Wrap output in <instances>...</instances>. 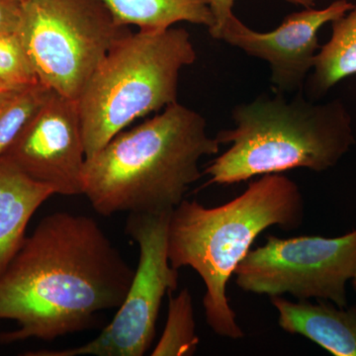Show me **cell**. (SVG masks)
Wrapping results in <instances>:
<instances>
[{"mask_svg": "<svg viewBox=\"0 0 356 356\" xmlns=\"http://www.w3.org/2000/svg\"><path fill=\"white\" fill-rule=\"evenodd\" d=\"M134 275L92 218L44 217L0 274V321L17 324L0 334V343L51 341L91 329L100 314L121 306Z\"/></svg>", "mask_w": 356, "mask_h": 356, "instance_id": "obj_1", "label": "cell"}, {"mask_svg": "<svg viewBox=\"0 0 356 356\" xmlns=\"http://www.w3.org/2000/svg\"><path fill=\"white\" fill-rule=\"evenodd\" d=\"M219 149L202 115L173 103L86 159L83 195L103 216L172 212Z\"/></svg>", "mask_w": 356, "mask_h": 356, "instance_id": "obj_2", "label": "cell"}, {"mask_svg": "<svg viewBox=\"0 0 356 356\" xmlns=\"http://www.w3.org/2000/svg\"><path fill=\"white\" fill-rule=\"evenodd\" d=\"M303 219L299 186L281 173L262 175L219 207L184 199L172 211L168 259L175 268L191 267L203 280L204 314L215 334L231 339L245 336L227 296V284L255 238L270 227L298 229Z\"/></svg>", "mask_w": 356, "mask_h": 356, "instance_id": "obj_3", "label": "cell"}, {"mask_svg": "<svg viewBox=\"0 0 356 356\" xmlns=\"http://www.w3.org/2000/svg\"><path fill=\"white\" fill-rule=\"evenodd\" d=\"M273 92L236 105L234 128L216 139L229 147L204 170L209 184L232 185L295 168L325 172L353 144L350 120L337 102L315 104L303 91Z\"/></svg>", "mask_w": 356, "mask_h": 356, "instance_id": "obj_4", "label": "cell"}, {"mask_svg": "<svg viewBox=\"0 0 356 356\" xmlns=\"http://www.w3.org/2000/svg\"><path fill=\"white\" fill-rule=\"evenodd\" d=\"M196 58L184 28L138 30L119 39L77 100L86 159L134 121L177 102L180 72Z\"/></svg>", "mask_w": 356, "mask_h": 356, "instance_id": "obj_5", "label": "cell"}, {"mask_svg": "<svg viewBox=\"0 0 356 356\" xmlns=\"http://www.w3.org/2000/svg\"><path fill=\"white\" fill-rule=\"evenodd\" d=\"M128 32L102 0H25L17 34L39 83L77 102L110 49Z\"/></svg>", "mask_w": 356, "mask_h": 356, "instance_id": "obj_6", "label": "cell"}, {"mask_svg": "<svg viewBox=\"0 0 356 356\" xmlns=\"http://www.w3.org/2000/svg\"><path fill=\"white\" fill-rule=\"evenodd\" d=\"M172 212L129 214L126 233L139 245V264L123 303L92 341L64 350L28 351V356H143L156 337V322L166 294L178 286V269L168 259Z\"/></svg>", "mask_w": 356, "mask_h": 356, "instance_id": "obj_7", "label": "cell"}, {"mask_svg": "<svg viewBox=\"0 0 356 356\" xmlns=\"http://www.w3.org/2000/svg\"><path fill=\"white\" fill-rule=\"evenodd\" d=\"M356 271V229L337 238L267 236L236 267V284L268 297L291 295L346 307V284Z\"/></svg>", "mask_w": 356, "mask_h": 356, "instance_id": "obj_8", "label": "cell"}, {"mask_svg": "<svg viewBox=\"0 0 356 356\" xmlns=\"http://www.w3.org/2000/svg\"><path fill=\"white\" fill-rule=\"evenodd\" d=\"M2 156L56 194L83 195L86 154L77 102L51 91Z\"/></svg>", "mask_w": 356, "mask_h": 356, "instance_id": "obj_9", "label": "cell"}, {"mask_svg": "<svg viewBox=\"0 0 356 356\" xmlns=\"http://www.w3.org/2000/svg\"><path fill=\"white\" fill-rule=\"evenodd\" d=\"M355 6L337 0L324 9L304 8L286 16L280 27L261 33L250 29L234 15L216 40L264 60L270 67L273 92L293 95L304 90L320 46L318 31L327 23L339 19Z\"/></svg>", "mask_w": 356, "mask_h": 356, "instance_id": "obj_10", "label": "cell"}, {"mask_svg": "<svg viewBox=\"0 0 356 356\" xmlns=\"http://www.w3.org/2000/svg\"><path fill=\"white\" fill-rule=\"evenodd\" d=\"M283 331L310 339L336 356H356V305L346 308L334 304L296 302L270 297Z\"/></svg>", "mask_w": 356, "mask_h": 356, "instance_id": "obj_11", "label": "cell"}, {"mask_svg": "<svg viewBox=\"0 0 356 356\" xmlns=\"http://www.w3.org/2000/svg\"><path fill=\"white\" fill-rule=\"evenodd\" d=\"M54 195L50 186L32 179L0 156V274L24 243L33 215Z\"/></svg>", "mask_w": 356, "mask_h": 356, "instance_id": "obj_12", "label": "cell"}, {"mask_svg": "<svg viewBox=\"0 0 356 356\" xmlns=\"http://www.w3.org/2000/svg\"><path fill=\"white\" fill-rule=\"evenodd\" d=\"M117 24L163 31L179 22L214 24L209 0H102Z\"/></svg>", "mask_w": 356, "mask_h": 356, "instance_id": "obj_13", "label": "cell"}, {"mask_svg": "<svg viewBox=\"0 0 356 356\" xmlns=\"http://www.w3.org/2000/svg\"><path fill=\"white\" fill-rule=\"evenodd\" d=\"M332 23L331 39L318 50L313 74L306 81L307 95L311 100L356 74V6Z\"/></svg>", "mask_w": 356, "mask_h": 356, "instance_id": "obj_14", "label": "cell"}, {"mask_svg": "<svg viewBox=\"0 0 356 356\" xmlns=\"http://www.w3.org/2000/svg\"><path fill=\"white\" fill-rule=\"evenodd\" d=\"M199 343L194 320L193 300L191 291L184 288L177 296L170 297L165 330L151 355H193L197 350Z\"/></svg>", "mask_w": 356, "mask_h": 356, "instance_id": "obj_15", "label": "cell"}, {"mask_svg": "<svg viewBox=\"0 0 356 356\" xmlns=\"http://www.w3.org/2000/svg\"><path fill=\"white\" fill-rule=\"evenodd\" d=\"M51 92L42 83L0 91V156Z\"/></svg>", "mask_w": 356, "mask_h": 356, "instance_id": "obj_16", "label": "cell"}, {"mask_svg": "<svg viewBox=\"0 0 356 356\" xmlns=\"http://www.w3.org/2000/svg\"><path fill=\"white\" fill-rule=\"evenodd\" d=\"M0 83L7 88L40 83L18 34L0 35Z\"/></svg>", "mask_w": 356, "mask_h": 356, "instance_id": "obj_17", "label": "cell"}, {"mask_svg": "<svg viewBox=\"0 0 356 356\" xmlns=\"http://www.w3.org/2000/svg\"><path fill=\"white\" fill-rule=\"evenodd\" d=\"M285 1L294 4V6L303 7V8H310L315 6V0H285ZM234 3H235V0H209L214 24L208 31L213 38H217L218 34L221 31L224 25L235 15L233 13Z\"/></svg>", "mask_w": 356, "mask_h": 356, "instance_id": "obj_18", "label": "cell"}, {"mask_svg": "<svg viewBox=\"0 0 356 356\" xmlns=\"http://www.w3.org/2000/svg\"><path fill=\"white\" fill-rule=\"evenodd\" d=\"M22 15L21 0H0V35L17 34Z\"/></svg>", "mask_w": 356, "mask_h": 356, "instance_id": "obj_19", "label": "cell"}, {"mask_svg": "<svg viewBox=\"0 0 356 356\" xmlns=\"http://www.w3.org/2000/svg\"><path fill=\"white\" fill-rule=\"evenodd\" d=\"M351 281H353V288H355V290L356 291V271L355 273V276H353V280H351Z\"/></svg>", "mask_w": 356, "mask_h": 356, "instance_id": "obj_20", "label": "cell"}, {"mask_svg": "<svg viewBox=\"0 0 356 356\" xmlns=\"http://www.w3.org/2000/svg\"><path fill=\"white\" fill-rule=\"evenodd\" d=\"M7 88H7L6 86H4L3 83H0V91L6 90Z\"/></svg>", "mask_w": 356, "mask_h": 356, "instance_id": "obj_21", "label": "cell"}, {"mask_svg": "<svg viewBox=\"0 0 356 356\" xmlns=\"http://www.w3.org/2000/svg\"><path fill=\"white\" fill-rule=\"evenodd\" d=\"M21 1H22V2H23V1H25V0H21Z\"/></svg>", "mask_w": 356, "mask_h": 356, "instance_id": "obj_22", "label": "cell"}]
</instances>
